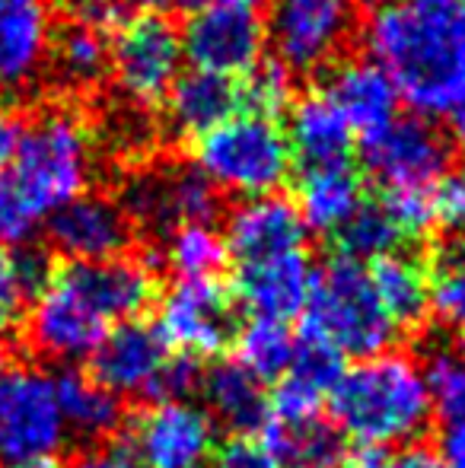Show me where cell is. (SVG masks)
<instances>
[{
  "label": "cell",
  "instance_id": "6da1fadb",
  "mask_svg": "<svg viewBox=\"0 0 465 468\" xmlns=\"http://www.w3.org/2000/svg\"><path fill=\"white\" fill-rule=\"evenodd\" d=\"M153 300V271L141 259L68 261L48 271L26 313V341L42 360L74 364Z\"/></svg>",
  "mask_w": 465,
  "mask_h": 468
},
{
  "label": "cell",
  "instance_id": "7a4b0ae2",
  "mask_svg": "<svg viewBox=\"0 0 465 468\" xmlns=\"http://www.w3.org/2000/svg\"><path fill=\"white\" fill-rule=\"evenodd\" d=\"M364 45L417 115H447L465 90V36L449 4L383 0L366 19Z\"/></svg>",
  "mask_w": 465,
  "mask_h": 468
},
{
  "label": "cell",
  "instance_id": "3957f363",
  "mask_svg": "<svg viewBox=\"0 0 465 468\" xmlns=\"http://www.w3.org/2000/svg\"><path fill=\"white\" fill-rule=\"evenodd\" d=\"M332 424L357 446H408L430 427L434 401L424 364L408 351H383L342 370L329 392Z\"/></svg>",
  "mask_w": 465,
  "mask_h": 468
},
{
  "label": "cell",
  "instance_id": "277c9868",
  "mask_svg": "<svg viewBox=\"0 0 465 468\" xmlns=\"http://www.w3.org/2000/svg\"><path fill=\"white\" fill-rule=\"evenodd\" d=\"M93 160L96 141L87 122L70 109H45L23 131L19 150L4 176L26 207L38 220H48L55 210L87 191Z\"/></svg>",
  "mask_w": 465,
  "mask_h": 468
},
{
  "label": "cell",
  "instance_id": "5b68a950",
  "mask_svg": "<svg viewBox=\"0 0 465 468\" xmlns=\"http://www.w3.org/2000/svg\"><path fill=\"white\" fill-rule=\"evenodd\" d=\"M300 338L325 345L338 357L364 360L389 351L396 325L386 319L373 293L366 265L335 255L312 274Z\"/></svg>",
  "mask_w": 465,
  "mask_h": 468
},
{
  "label": "cell",
  "instance_id": "8992f818",
  "mask_svg": "<svg viewBox=\"0 0 465 468\" xmlns=\"http://www.w3.org/2000/svg\"><path fill=\"white\" fill-rule=\"evenodd\" d=\"M192 166L217 191L246 197L278 195L293 166V154L278 118L233 112L217 128L192 141Z\"/></svg>",
  "mask_w": 465,
  "mask_h": 468
},
{
  "label": "cell",
  "instance_id": "52a82bcc",
  "mask_svg": "<svg viewBox=\"0 0 465 468\" xmlns=\"http://www.w3.org/2000/svg\"><path fill=\"white\" fill-rule=\"evenodd\" d=\"M68 440L55 376L42 367H10L0 373V459L6 465L55 463Z\"/></svg>",
  "mask_w": 465,
  "mask_h": 468
},
{
  "label": "cell",
  "instance_id": "ba28073f",
  "mask_svg": "<svg viewBox=\"0 0 465 468\" xmlns=\"http://www.w3.org/2000/svg\"><path fill=\"white\" fill-rule=\"evenodd\" d=\"M182 36L173 19L160 13H141L122 23L109 42V74L122 90L124 102L153 109L169 96L182 74Z\"/></svg>",
  "mask_w": 465,
  "mask_h": 468
},
{
  "label": "cell",
  "instance_id": "9c48e42d",
  "mask_svg": "<svg viewBox=\"0 0 465 468\" xmlns=\"http://www.w3.org/2000/svg\"><path fill=\"white\" fill-rule=\"evenodd\" d=\"M354 32L351 0H271L265 38L287 74H316L338 61Z\"/></svg>",
  "mask_w": 465,
  "mask_h": 468
},
{
  "label": "cell",
  "instance_id": "30bf717a",
  "mask_svg": "<svg viewBox=\"0 0 465 468\" xmlns=\"http://www.w3.org/2000/svg\"><path fill=\"white\" fill-rule=\"evenodd\" d=\"M131 227L169 233L182 223H211L220 207L217 188L195 166L163 163L134 173L118 197Z\"/></svg>",
  "mask_w": 465,
  "mask_h": 468
},
{
  "label": "cell",
  "instance_id": "8fae6325",
  "mask_svg": "<svg viewBox=\"0 0 465 468\" xmlns=\"http://www.w3.org/2000/svg\"><path fill=\"white\" fill-rule=\"evenodd\" d=\"M182 36V55L192 61L195 70L220 77L252 74L261 64L265 48V23L248 4H214L195 6Z\"/></svg>",
  "mask_w": 465,
  "mask_h": 468
},
{
  "label": "cell",
  "instance_id": "7c38bea8",
  "mask_svg": "<svg viewBox=\"0 0 465 468\" xmlns=\"http://www.w3.org/2000/svg\"><path fill=\"white\" fill-rule=\"evenodd\" d=\"M128 450L143 468H205L217 452V424L192 399L150 401L131 424Z\"/></svg>",
  "mask_w": 465,
  "mask_h": 468
},
{
  "label": "cell",
  "instance_id": "4fadbf2b",
  "mask_svg": "<svg viewBox=\"0 0 465 468\" xmlns=\"http://www.w3.org/2000/svg\"><path fill=\"white\" fill-rule=\"evenodd\" d=\"M453 147L437 124L424 118H396L364 147V166L386 191L434 188L449 176Z\"/></svg>",
  "mask_w": 465,
  "mask_h": 468
},
{
  "label": "cell",
  "instance_id": "5bb4252c",
  "mask_svg": "<svg viewBox=\"0 0 465 468\" xmlns=\"http://www.w3.org/2000/svg\"><path fill=\"white\" fill-rule=\"evenodd\" d=\"M156 332L173 354L214 357L233 338L230 293L217 281H175L160 300Z\"/></svg>",
  "mask_w": 465,
  "mask_h": 468
},
{
  "label": "cell",
  "instance_id": "9a60e30c",
  "mask_svg": "<svg viewBox=\"0 0 465 468\" xmlns=\"http://www.w3.org/2000/svg\"><path fill=\"white\" fill-rule=\"evenodd\" d=\"M175 354L156 325L131 319L115 325L90 354V376L118 399H160Z\"/></svg>",
  "mask_w": 465,
  "mask_h": 468
},
{
  "label": "cell",
  "instance_id": "2e32d148",
  "mask_svg": "<svg viewBox=\"0 0 465 468\" xmlns=\"http://www.w3.org/2000/svg\"><path fill=\"white\" fill-rule=\"evenodd\" d=\"M55 0H0V96L29 93L48 70Z\"/></svg>",
  "mask_w": 465,
  "mask_h": 468
},
{
  "label": "cell",
  "instance_id": "e0dca14e",
  "mask_svg": "<svg viewBox=\"0 0 465 468\" xmlns=\"http://www.w3.org/2000/svg\"><path fill=\"white\" fill-rule=\"evenodd\" d=\"M45 227H48L51 249L68 261L122 259L134 233L118 197L93 195V191H83L80 197L55 210L45 220Z\"/></svg>",
  "mask_w": 465,
  "mask_h": 468
},
{
  "label": "cell",
  "instance_id": "ac0fdd59",
  "mask_svg": "<svg viewBox=\"0 0 465 468\" xmlns=\"http://www.w3.org/2000/svg\"><path fill=\"white\" fill-rule=\"evenodd\" d=\"M312 274L316 271L303 249L259 261H242L233 274V296L248 313V319L287 325L293 315H303L312 290Z\"/></svg>",
  "mask_w": 465,
  "mask_h": 468
},
{
  "label": "cell",
  "instance_id": "d6986e66",
  "mask_svg": "<svg viewBox=\"0 0 465 468\" xmlns=\"http://www.w3.org/2000/svg\"><path fill=\"white\" fill-rule=\"evenodd\" d=\"M306 227L293 201L280 195L246 197L230 210L224 227L227 255L236 261H259L303 249Z\"/></svg>",
  "mask_w": 465,
  "mask_h": 468
},
{
  "label": "cell",
  "instance_id": "ffe728a7",
  "mask_svg": "<svg viewBox=\"0 0 465 468\" xmlns=\"http://www.w3.org/2000/svg\"><path fill=\"white\" fill-rule=\"evenodd\" d=\"M344 115L354 134H364L366 141L386 131L398 118V93L392 87L389 74L370 58H351L342 61L329 77V87L322 90Z\"/></svg>",
  "mask_w": 465,
  "mask_h": 468
},
{
  "label": "cell",
  "instance_id": "44dd1931",
  "mask_svg": "<svg viewBox=\"0 0 465 468\" xmlns=\"http://www.w3.org/2000/svg\"><path fill=\"white\" fill-rule=\"evenodd\" d=\"M284 134L291 144V154L303 163V169L335 166V163H348L351 156L354 131L322 90L300 96L293 102L291 124Z\"/></svg>",
  "mask_w": 465,
  "mask_h": 468
},
{
  "label": "cell",
  "instance_id": "7402d4cb",
  "mask_svg": "<svg viewBox=\"0 0 465 468\" xmlns=\"http://www.w3.org/2000/svg\"><path fill=\"white\" fill-rule=\"evenodd\" d=\"M163 102H166L169 128L182 137H192V141L242 109L239 87L230 77L207 74V70L195 68L179 74V80L173 83Z\"/></svg>",
  "mask_w": 465,
  "mask_h": 468
},
{
  "label": "cell",
  "instance_id": "603a6c76",
  "mask_svg": "<svg viewBox=\"0 0 465 468\" xmlns=\"http://www.w3.org/2000/svg\"><path fill=\"white\" fill-rule=\"evenodd\" d=\"M364 204V182L351 163L303 169L297 186V214L306 229L335 233L357 214Z\"/></svg>",
  "mask_w": 465,
  "mask_h": 468
},
{
  "label": "cell",
  "instance_id": "cb8c5ba5",
  "mask_svg": "<svg viewBox=\"0 0 465 468\" xmlns=\"http://www.w3.org/2000/svg\"><path fill=\"white\" fill-rule=\"evenodd\" d=\"M261 443L284 468H332L344 459V443L335 424L316 418H274L261 424Z\"/></svg>",
  "mask_w": 465,
  "mask_h": 468
},
{
  "label": "cell",
  "instance_id": "d4e9b609",
  "mask_svg": "<svg viewBox=\"0 0 465 468\" xmlns=\"http://www.w3.org/2000/svg\"><path fill=\"white\" fill-rule=\"evenodd\" d=\"M205 386V411L214 424H224L227 431L248 437L261 431L268 418V395L255 376H248L239 364H217L207 376H201Z\"/></svg>",
  "mask_w": 465,
  "mask_h": 468
},
{
  "label": "cell",
  "instance_id": "484cf974",
  "mask_svg": "<svg viewBox=\"0 0 465 468\" xmlns=\"http://www.w3.org/2000/svg\"><path fill=\"white\" fill-rule=\"evenodd\" d=\"M370 287L386 319L398 328H415L428 315V268L405 252H389L366 265Z\"/></svg>",
  "mask_w": 465,
  "mask_h": 468
},
{
  "label": "cell",
  "instance_id": "4316f807",
  "mask_svg": "<svg viewBox=\"0 0 465 468\" xmlns=\"http://www.w3.org/2000/svg\"><path fill=\"white\" fill-rule=\"evenodd\" d=\"M48 68L55 80L70 93H90L109 74V38L106 29L70 19L55 32Z\"/></svg>",
  "mask_w": 465,
  "mask_h": 468
},
{
  "label": "cell",
  "instance_id": "83f0119b",
  "mask_svg": "<svg viewBox=\"0 0 465 468\" xmlns=\"http://www.w3.org/2000/svg\"><path fill=\"white\" fill-rule=\"evenodd\" d=\"M58 405L70 437L80 440H106L122 424V399L109 392L106 386L90 373L64 370L55 376Z\"/></svg>",
  "mask_w": 465,
  "mask_h": 468
},
{
  "label": "cell",
  "instance_id": "f1b7e54d",
  "mask_svg": "<svg viewBox=\"0 0 465 468\" xmlns=\"http://www.w3.org/2000/svg\"><path fill=\"white\" fill-rule=\"evenodd\" d=\"M297 357V338L284 322L248 319L236 332V364L265 386L280 382Z\"/></svg>",
  "mask_w": 465,
  "mask_h": 468
},
{
  "label": "cell",
  "instance_id": "f546056e",
  "mask_svg": "<svg viewBox=\"0 0 465 468\" xmlns=\"http://www.w3.org/2000/svg\"><path fill=\"white\" fill-rule=\"evenodd\" d=\"M163 261L179 281H214L227 261V242L214 223H182L169 229Z\"/></svg>",
  "mask_w": 465,
  "mask_h": 468
},
{
  "label": "cell",
  "instance_id": "4dcf8cb0",
  "mask_svg": "<svg viewBox=\"0 0 465 468\" xmlns=\"http://www.w3.org/2000/svg\"><path fill=\"white\" fill-rule=\"evenodd\" d=\"M48 278V259L32 246H0V332L29 313Z\"/></svg>",
  "mask_w": 465,
  "mask_h": 468
},
{
  "label": "cell",
  "instance_id": "1f68e13d",
  "mask_svg": "<svg viewBox=\"0 0 465 468\" xmlns=\"http://www.w3.org/2000/svg\"><path fill=\"white\" fill-rule=\"evenodd\" d=\"M428 315L449 332H465V249H440L428 271Z\"/></svg>",
  "mask_w": 465,
  "mask_h": 468
},
{
  "label": "cell",
  "instance_id": "d6a6232c",
  "mask_svg": "<svg viewBox=\"0 0 465 468\" xmlns=\"http://www.w3.org/2000/svg\"><path fill=\"white\" fill-rule=\"evenodd\" d=\"M338 242H342V255L354 261H376L389 252H398V233L396 220L389 217V210L383 207V201H364L357 207V214L338 229Z\"/></svg>",
  "mask_w": 465,
  "mask_h": 468
},
{
  "label": "cell",
  "instance_id": "836d02e7",
  "mask_svg": "<svg viewBox=\"0 0 465 468\" xmlns=\"http://www.w3.org/2000/svg\"><path fill=\"white\" fill-rule=\"evenodd\" d=\"M424 379L434 401V411H440L447 420L465 414V364L460 354L434 351L424 364Z\"/></svg>",
  "mask_w": 465,
  "mask_h": 468
},
{
  "label": "cell",
  "instance_id": "e575fe53",
  "mask_svg": "<svg viewBox=\"0 0 465 468\" xmlns=\"http://www.w3.org/2000/svg\"><path fill=\"white\" fill-rule=\"evenodd\" d=\"M242 96V112H255V115L278 118V112L291 102V74L280 68L278 61L259 64V68L248 74L246 87H239Z\"/></svg>",
  "mask_w": 465,
  "mask_h": 468
},
{
  "label": "cell",
  "instance_id": "d590c367",
  "mask_svg": "<svg viewBox=\"0 0 465 468\" xmlns=\"http://www.w3.org/2000/svg\"><path fill=\"white\" fill-rule=\"evenodd\" d=\"M383 207L396 220L402 239H415L437 227L434 214V188H408V191H386Z\"/></svg>",
  "mask_w": 465,
  "mask_h": 468
},
{
  "label": "cell",
  "instance_id": "8d00e7d4",
  "mask_svg": "<svg viewBox=\"0 0 465 468\" xmlns=\"http://www.w3.org/2000/svg\"><path fill=\"white\" fill-rule=\"evenodd\" d=\"M156 137V124L150 122L147 109H137V105L124 102L122 109L109 118V144L112 150L124 156H143L150 154Z\"/></svg>",
  "mask_w": 465,
  "mask_h": 468
},
{
  "label": "cell",
  "instance_id": "74e56055",
  "mask_svg": "<svg viewBox=\"0 0 465 468\" xmlns=\"http://www.w3.org/2000/svg\"><path fill=\"white\" fill-rule=\"evenodd\" d=\"M42 227L36 214L23 204L6 176H0V246H26Z\"/></svg>",
  "mask_w": 465,
  "mask_h": 468
},
{
  "label": "cell",
  "instance_id": "f35d334b",
  "mask_svg": "<svg viewBox=\"0 0 465 468\" xmlns=\"http://www.w3.org/2000/svg\"><path fill=\"white\" fill-rule=\"evenodd\" d=\"M434 214L437 223L449 229L465 227V176L449 173L434 186Z\"/></svg>",
  "mask_w": 465,
  "mask_h": 468
},
{
  "label": "cell",
  "instance_id": "ab89813d",
  "mask_svg": "<svg viewBox=\"0 0 465 468\" xmlns=\"http://www.w3.org/2000/svg\"><path fill=\"white\" fill-rule=\"evenodd\" d=\"M217 468H284V465L265 450L261 440L236 437L224 450H217Z\"/></svg>",
  "mask_w": 465,
  "mask_h": 468
},
{
  "label": "cell",
  "instance_id": "60d3db41",
  "mask_svg": "<svg viewBox=\"0 0 465 468\" xmlns=\"http://www.w3.org/2000/svg\"><path fill=\"white\" fill-rule=\"evenodd\" d=\"M70 468H143V465L137 463L128 446L100 443V446H90L87 452H80Z\"/></svg>",
  "mask_w": 465,
  "mask_h": 468
},
{
  "label": "cell",
  "instance_id": "b9f144b4",
  "mask_svg": "<svg viewBox=\"0 0 465 468\" xmlns=\"http://www.w3.org/2000/svg\"><path fill=\"white\" fill-rule=\"evenodd\" d=\"M23 118H19L16 109H10V105L0 102V176L10 169L13 156H16L19 150V141H23Z\"/></svg>",
  "mask_w": 465,
  "mask_h": 468
},
{
  "label": "cell",
  "instance_id": "7bdbcfd3",
  "mask_svg": "<svg viewBox=\"0 0 465 468\" xmlns=\"http://www.w3.org/2000/svg\"><path fill=\"white\" fill-rule=\"evenodd\" d=\"M70 13L77 23H90L106 29L109 23H115L124 10V0H68Z\"/></svg>",
  "mask_w": 465,
  "mask_h": 468
},
{
  "label": "cell",
  "instance_id": "ee69618b",
  "mask_svg": "<svg viewBox=\"0 0 465 468\" xmlns=\"http://www.w3.org/2000/svg\"><path fill=\"white\" fill-rule=\"evenodd\" d=\"M440 463L447 468H465V414L462 418L447 420L440 433V450H437Z\"/></svg>",
  "mask_w": 465,
  "mask_h": 468
},
{
  "label": "cell",
  "instance_id": "f6af8a7d",
  "mask_svg": "<svg viewBox=\"0 0 465 468\" xmlns=\"http://www.w3.org/2000/svg\"><path fill=\"white\" fill-rule=\"evenodd\" d=\"M383 468H447L437 456V450L421 443H408V446H398L396 452L386 456Z\"/></svg>",
  "mask_w": 465,
  "mask_h": 468
},
{
  "label": "cell",
  "instance_id": "bcb514c9",
  "mask_svg": "<svg viewBox=\"0 0 465 468\" xmlns=\"http://www.w3.org/2000/svg\"><path fill=\"white\" fill-rule=\"evenodd\" d=\"M386 450H373V446H354V450L344 456V468H383Z\"/></svg>",
  "mask_w": 465,
  "mask_h": 468
},
{
  "label": "cell",
  "instance_id": "7dc6e473",
  "mask_svg": "<svg viewBox=\"0 0 465 468\" xmlns=\"http://www.w3.org/2000/svg\"><path fill=\"white\" fill-rule=\"evenodd\" d=\"M447 118H449V128H453V134L465 141V90L460 93V99L453 102V109L447 112Z\"/></svg>",
  "mask_w": 465,
  "mask_h": 468
},
{
  "label": "cell",
  "instance_id": "c3c4849f",
  "mask_svg": "<svg viewBox=\"0 0 465 468\" xmlns=\"http://www.w3.org/2000/svg\"><path fill=\"white\" fill-rule=\"evenodd\" d=\"M141 6H147V13H166V10H179V6H198L201 0H137Z\"/></svg>",
  "mask_w": 465,
  "mask_h": 468
},
{
  "label": "cell",
  "instance_id": "681fc988",
  "mask_svg": "<svg viewBox=\"0 0 465 468\" xmlns=\"http://www.w3.org/2000/svg\"><path fill=\"white\" fill-rule=\"evenodd\" d=\"M10 370V347H6L4 335H0V373Z\"/></svg>",
  "mask_w": 465,
  "mask_h": 468
},
{
  "label": "cell",
  "instance_id": "f907efd6",
  "mask_svg": "<svg viewBox=\"0 0 465 468\" xmlns=\"http://www.w3.org/2000/svg\"><path fill=\"white\" fill-rule=\"evenodd\" d=\"M10 468H61L55 463H26V465H10Z\"/></svg>",
  "mask_w": 465,
  "mask_h": 468
},
{
  "label": "cell",
  "instance_id": "816d5d0a",
  "mask_svg": "<svg viewBox=\"0 0 465 468\" xmlns=\"http://www.w3.org/2000/svg\"><path fill=\"white\" fill-rule=\"evenodd\" d=\"M456 19H460V29H462V36H465V4H462V10L456 13Z\"/></svg>",
  "mask_w": 465,
  "mask_h": 468
},
{
  "label": "cell",
  "instance_id": "f5cc1de1",
  "mask_svg": "<svg viewBox=\"0 0 465 468\" xmlns=\"http://www.w3.org/2000/svg\"><path fill=\"white\" fill-rule=\"evenodd\" d=\"M227 4H248L252 6V0H227Z\"/></svg>",
  "mask_w": 465,
  "mask_h": 468
},
{
  "label": "cell",
  "instance_id": "db71d44e",
  "mask_svg": "<svg viewBox=\"0 0 465 468\" xmlns=\"http://www.w3.org/2000/svg\"><path fill=\"white\" fill-rule=\"evenodd\" d=\"M460 360H462V364H465V338H462V351H460Z\"/></svg>",
  "mask_w": 465,
  "mask_h": 468
},
{
  "label": "cell",
  "instance_id": "11a10c76",
  "mask_svg": "<svg viewBox=\"0 0 465 468\" xmlns=\"http://www.w3.org/2000/svg\"><path fill=\"white\" fill-rule=\"evenodd\" d=\"M434 4H449V0H434Z\"/></svg>",
  "mask_w": 465,
  "mask_h": 468
},
{
  "label": "cell",
  "instance_id": "9f6ffc18",
  "mask_svg": "<svg viewBox=\"0 0 465 468\" xmlns=\"http://www.w3.org/2000/svg\"><path fill=\"white\" fill-rule=\"evenodd\" d=\"M379 4H383V0H379Z\"/></svg>",
  "mask_w": 465,
  "mask_h": 468
}]
</instances>
